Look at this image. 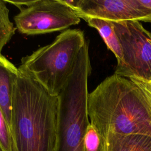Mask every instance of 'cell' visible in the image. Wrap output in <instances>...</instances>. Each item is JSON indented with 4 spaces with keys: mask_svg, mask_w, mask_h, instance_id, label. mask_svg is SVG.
Here are the masks:
<instances>
[{
    "mask_svg": "<svg viewBox=\"0 0 151 151\" xmlns=\"http://www.w3.org/2000/svg\"><path fill=\"white\" fill-rule=\"evenodd\" d=\"M149 81H151V78H150V80H149Z\"/></svg>",
    "mask_w": 151,
    "mask_h": 151,
    "instance_id": "16",
    "label": "cell"
},
{
    "mask_svg": "<svg viewBox=\"0 0 151 151\" xmlns=\"http://www.w3.org/2000/svg\"><path fill=\"white\" fill-rule=\"evenodd\" d=\"M14 17L16 28L23 34L34 35L68 29L80 18L61 0H35Z\"/></svg>",
    "mask_w": 151,
    "mask_h": 151,
    "instance_id": "5",
    "label": "cell"
},
{
    "mask_svg": "<svg viewBox=\"0 0 151 151\" xmlns=\"http://www.w3.org/2000/svg\"><path fill=\"white\" fill-rule=\"evenodd\" d=\"M129 79L134 81L139 87L148 92L151 95V81L145 80L136 78H130Z\"/></svg>",
    "mask_w": 151,
    "mask_h": 151,
    "instance_id": "13",
    "label": "cell"
},
{
    "mask_svg": "<svg viewBox=\"0 0 151 151\" xmlns=\"http://www.w3.org/2000/svg\"><path fill=\"white\" fill-rule=\"evenodd\" d=\"M88 25L97 30L108 49L115 55L117 59V65H120L123 62V54L121 45L114 31L113 22L96 18H83Z\"/></svg>",
    "mask_w": 151,
    "mask_h": 151,
    "instance_id": "9",
    "label": "cell"
},
{
    "mask_svg": "<svg viewBox=\"0 0 151 151\" xmlns=\"http://www.w3.org/2000/svg\"><path fill=\"white\" fill-rule=\"evenodd\" d=\"M123 54L114 74L145 80L151 78V32L138 21L113 22Z\"/></svg>",
    "mask_w": 151,
    "mask_h": 151,
    "instance_id": "4",
    "label": "cell"
},
{
    "mask_svg": "<svg viewBox=\"0 0 151 151\" xmlns=\"http://www.w3.org/2000/svg\"><path fill=\"white\" fill-rule=\"evenodd\" d=\"M16 29L9 19L6 3L4 0H0V54L14 35Z\"/></svg>",
    "mask_w": 151,
    "mask_h": 151,
    "instance_id": "10",
    "label": "cell"
},
{
    "mask_svg": "<svg viewBox=\"0 0 151 151\" xmlns=\"http://www.w3.org/2000/svg\"><path fill=\"white\" fill-rule=\"evenodd\" d=\"M83 145L84 151H106L104 139L91 123L85 133Z\"/></svg>",
    "mask_w": 151,
    "mask_h": 151,
    "instance_id": "11",
    "label": "cell"
},
{
    "mask_svg": "<svg viewBox=\"0 0 151 151\" xmlns=\"http://www.w3.org/2000/svg\"><path fill=\"white\" fill-rule=\"evenodd\" d=\"M74 11L80 19L96 18L112 22L151 23V12L140 0H78Z\"/></svg>",
    "mask_w": 151,
    "mask_h": 151,
    "instance_id": "6",
    "label": "cell"
},
{
    "mask_svg": "<svg viewBox=\"0 0 151 151\" xmlns=\"http://www.w3.org/2000/svg\"><path fill=\"white\" fill-rule=\"evenodd\" d=\"M86 41L81 29H66L51 44L24 57L18 68L57 96L73 73Z\"/></svg>",
    "mask_w": 151,
    "mask_h": 151,
    "instance_id": "3",
    "label": "cell"
},
{
    "mask_svg": "<svg viewBox=\"0 0 151 151\" xmlns=\"http://www.w3.org/2000/svg\"><path fill=\"white\" fill-rule=\"evenodd\" d=\"M18 68L0 54V109L11 129L13 87Z\"/></svg>",
    "mask_w": 151,
    "mask_h": 151,
    "instance_id": "7",
    "label": "cell"
},
{
    "mask_svg": "<svg viewBox=\"0 0 151 151\" xmlns=\"http://www.w3.org/2000/svg\"><path fill=\"white\" fill-rule=\"evenodd\" d=\"M91 124L109 134L151 136V95L130 79L113 74L88 94Z\"/></svg>",
    "mask_w": 151,
    "mask_h": 151,
    "instance_id": "1",
    "label": "cell"
},
{
    "mask_svg": "<svg viewBox=\"0 0 151 151\" xmlns=\"http://www.w3.org/2000/svg\"><path fill=\"white\" fill-rule=\"evenodd\" d=\"M6 3L11 4L17 8H18L19 9L25 7L29 6L31 5L34 2V1H9V0H4Z\"/></svg>",
    "mask_w": 151,
    "mask_h": 151,
    "instance_id": "14",
    "label": "cell"
},
{
    "mask_svg": "<svg viewBox=\"0 0 151 151\" xmlns=\"http://www.w3.org/2000/svg\"><path fill=\"white\" fill-rule=\"evenodd\" d=\"M57 105V96L18 70L11 120L15 151H55Z\"/></svg>",
    "mask_w": 151,
    "mask_h": 151,
    "instance_id": "2",
    "label": "cell"
},
{
    "mask_svg": "<svg viewBox=\"0 0 151 151\" xmlns=\"http://www.w3.org/2000/svg\"><path fill=\"white\" fill-rule=\"evenodd\" d=\"M0 151H15L10 127L0 109Z\"/></svg>",
    "mask_w": 151,
    "mask_h": 151,
    "instance_id": "12",
    "label": "cell"
},
{
    "mask_svg": "<svg viewBox=\"0 0 151 151\" xmlns=\"http://www.w3.org/2000/svg\"><path fill=\"white\" fill-rule=\"evenodd\" d=\"M140 3L151 12V0H140Z\"/></svg>",
    "mask_w": 151,
    "mask_h": 151,
    "instance_id": "15",
    "label": "cell"
},
{
    "mask_svg": "<svg viewBox=\"0 0 151 151\" xmlns=\"http://www.w3.org/2000/svg\"><path fill=\"white\" fill-rule=\"evenodd\" d=\"M106 151H151V136L109 134L103 137Z\"/></svg>",
    "mask_w": 151,
    "mask_h": 151,
    "instance_id": "8",
    "label": "cell"
}]
</instances>
